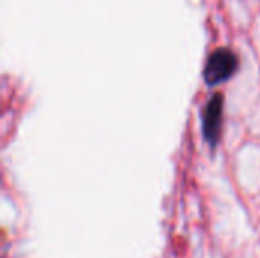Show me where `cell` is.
<instances>
[{
  "mask_svg": "<svg viewBox=\"0 0 260 258\" xmlns=\"http://www.w3.org/2000/svg\"><path fill=\"white\" fill-rule=\"evenodd\" d=\"M238 68H239V58L235 53V50H232L230 47H218L209 55L206 61L204 71H203L204 81L210 87L219 85L229 81L230 78H233Z\"/></svg>",
  "mask_w": 260,
  "mask_h": 258,
  "instance_id": "cell-1",
  "label": "cell"
},
{
  "mask_svg": "<svg viewBox=\"0 0 260 258\" xmlns=\"http://www.w3.org/2000/svg\"><path fill=\"white\" fill-rule=\"evenodd\" d=\"M224 120V94L215 93L203 109V135L210 148H215L221 140Z\"/></svg>",
  "mask_w": 260,
  "mask_h": 258,
  "instance_id": "cell-2",
  "label": "cell"
}]
</instances>
